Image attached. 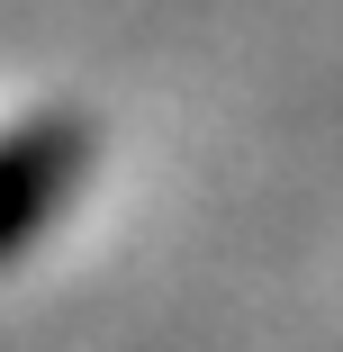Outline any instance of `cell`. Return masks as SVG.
<instances>
[{"label":"cell","instance_id":"cell-1","mask_svg":"<svg viewBox=\"0 0 343 352\" xmlns=\"http://www.w3.org/2000/svg\"><path fill=\"white\" fill-rule=\"evenodd\" d=\"M82 181H91V126L73 109L0 126V262H19L27 244H45V226L73 208Z\"/></svg>","mask_w":343,"mask_h":352}]
</instances>
